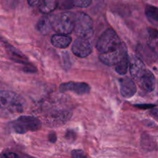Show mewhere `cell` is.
<instances>
[{
	"instance_id": "6da1fadb",
	"label": "cell",
	"mask_w": 158,
	"mask_h": 158,
	"mask_svg": "<svg viewBox=\"0 0 158 158\" xmlns=\"http://www.w3.org/2000/svg\"><path fill=\"white\" fill-rule=\"evenodd\" d=\"M24 100L15 93L0 91V117L16 115L24 110Z\"/></svg>"
},
{
	"instance_id": "7a4b0ae2",
	"label": "cell",
	"mask_w": 158,
	"mask_h": 158,
	"mask_svg": "<svg viewBox=\"0 0 158 158\" xmlns=\"http://www.w3.org/2000/svg\"><path fill=\"white\" fill-rule=\"evenodd\" d=\"M41 126V121L36 117L32 116H21L10 122L9 128L11 132L18 134H24L28 132L38 131Z\"/></svg>"
},
{
	"instance_id": "3957f363",
	"label": "cell",
	"mask_w": 158,
	"mask_h": 158,
	"mask_svg": "<svg viewBox=\"0 0 158 158\" xmlns=\"http://www.w3.org/2000/svg\"><path fill=\"white\" fill-rule=\"evenodd\" d=\"M52 30L57 32V34L68 35L73 32L75 13L69 12H63L52 15Z\"/></svg>"
},
{
	"instance_id": "277c9868",
	"label": "cell",
	"mask_w": 158,
	"mask_h": 158,
	"mask_svg": "<svg viewBox=\"0 0 158 158\" xmlns=\"http://www.w3.org/2000/svg\"><path fill=\"white\" fill-rule=\"evenodd\" d=\"M122 43L117 32L114 29H108L100 35L96 46L98 52L103 54L117 49Z\"/></svg>"
},
{
	"instance_id": "5b68a950",
	"label": "cell",
	"mask_w": 158,
	"mask_h": 158,
	"mask_svg": "<svg viewBox=\"0 0 158 158\" xmlns=\"http://www.w3.org/2000/svg\"><path fill=\"white\" fill-rule=\"evenodd\" d=\"M73 32L81 38L90 39L94 35V25L90 16L84 12L75 13Z\"/></svg>"
},
{
	"instance_id": "8992f818",
	"label": "cell",
	"mask_w": 158,
	"mask_h": 158,
	"mask_svg": "<svg viewBox=\"0 0 158 158\" xmlns=\"http://www.w3.org/2000/svg\"><path fill=\"white\" fill-rule=\"evenodd\" d=\"M127 54V47L124 43H122L117 49L106 53L100 54L99 59L106 66H116Z\"/></svg>"
},
{
	"instance_id": "52a82bcc",
	"label": "cell",
	"mask_w": 158,
	"mask_h": 158,
	"mask_svg": "<svg viewBox=\"0 0 158 158\" xmlns=\"http://www.w3.org/2000/svg\"><path fill=\"white\" fill-rule=\"evenodd\" d=\"M92 44L87 39L79 37L73 42L72 46V52H73L74 55L80 58L87 57L92 52Z\"/></svg>"
},
{
	"instance_id": "ba28073f",
	"label": "cell",
	"mask_w": 158,
	"mask_h": 158,
	"mask_svg": "<svg viewBox=\"0 0 158 158\" xmlns=\"http://www.w3.org/2000/svg\"><path fill=\"white\" fill-rule=\"evenodd\" d=\"M60 92L65 93L71 91L78 95H84L89 94L90 87L89 85L83 82H66L62 83L60 86Z\"/></svg>"
},
{
	"instance_id": "9c48e42d",
	"label": "cell",
	"mask_w": 158,
	"mask_h": 158,
	"mask_svg": "<svg viewBox=\"0 0 158 158\" xmlns=\"http://www.w3.org/2000/svg\"><path fill=\"white\" fill-rule=\"evenodd\" d=\"M140 88L148 93H151L155 89L156 79L154 75L149 69H145L136 80Z\"/></svg>"
},
{
	"instance_id": "30bf717a",
	"label": "cell",
	"mask_w": 158,
	"mask_h": 158,
	"mask_svg": "<svg viewBox=\"0 0 158 158\" xmlns=\"http://www.w3.org/2000/svg\"><path fill=\"white\" fill-rule=\"evenodd\" d=\"M120 93L123 97L131 98L137 92V86L134 80L130 77H123L120 79Z\"/></svg>"
},
{
	"instance_id": "8fae6325",
	"label": "cell",
	"mask_w": 158,
	"mask_h": 158,
	"mask_svg": "<svg viewBox=\"0 0 158 158\" xmlns=\"http://www.w3.org/2000/svg\"><path fill=\"white\" fill-rule=\"evenodd\" d=\"M130 73L134 80H137L140 74L146 69L143 60L138 56H133L130 59Z\"/></svg>"
},
{
	"instance_id": "7c38bea8",
	"label": "cell",
	"mask_w": 158,
	"mask_h": 158,
	"mask_svg": "<svg viewBox=\"0 0 158 158\" xmlns=\"http://www.w3.org/2000/svg\"><path fill=\"white\" fill-rule=\"evenodd\" d=\"M51 43L55 47L64 49L68 47L72 43V38L64 34H55L51 38Z\"/></svg>"
},
{
	"instance_id": "4fadbf2b",
	"label": "cell",
	"mask_w": 158,
	"mask_h": 158,
	"mask_svg": "<svg viewBox=\"0 0 158 158\" xmlns=\"http://www.w3.org/2000/svg\"><path fill=\"white\" fill-rule=\"evenodd\" d=\"M6 50H7L9 57L13 61L20 63V64L24 65V66L28 64V63H29V61H28V59L26 57V56L22 53L19 50H18L16 48L13 47V46H10V45H8L6 46Z\"/></svg>"
},
{
	"instance_id": "5bb4252c",
	"label": "cell",
	"mask_w": 158,
	"mask_h": 158,
	"mask_svg": "<svg viewBox=\"0 0 158 158\" xmlns=\"http://www.w3.org/2000/svg\"><path fill=\"white\" fill-rule=\"evenodd\" d=\"M36 29L43 35H47L52 30V15L44 16L40 19L36 25Z\"/></svg>"
},
{
	"instance_id": "9a60e30c",
	"label": "cell",
	"mask_w": 158,
	"mask_h": 158,
	"mask_svg": "<svg viewBox=\"0 0 158 158\" xmlns=\"http://www.w3.org/2000/svg\"><path fill=\"white\" fill-rule=\"evenodd\" d=\"M59 0H43L40 6V10L42 13L49 14L58 8Z\"/></svg>"
},
{
	"instance_id": "2e32d148",
	"label": "cell",
	"mask_w": 158,
	"mask_h": 158,
	"mask_svg": "<svg viewBox=\"0 0 158 158\" xmlns=\"http://www.w3.org/2000/svg\"><path fill=\"white\" fill-rule=\"evenodd\" d=\"M137 53L140 56V59H143L146 60H153L154 59V52H153V48L148 45V46L140 45L137 49Z\"/></svg>"
},
{
	"instance_id": "e0dca14e",
	"label": "cell",
	"mask_w": 158,
	"mask_h": 158,
	"mask_svg": "<svg viewBox=\"0 0 158 158\" xmlns=\"http://www.w3.org/2000/svg\"><path fill=\"white\" fill-rule=\"evenodd\" d=\"M130 67V59L129 55H127L123 57V60L115 66V70L120 75H125L127 73Z\"/></svg>"
},
{
	"instance_id": "ac0fdd59",
	"label": "cell",
	"mask_w": 158,
	"mask_h": 158,
	"mask_svg": "<svg viewBox=\"0 0 158 158\" xmlns=\"http://www.w3.org/2000/svg\"><path fill=\"white\" fill-rule=\"evenodd\" d=\"M145 13L148 19L152 23H158V8L148 5L145 9Z\"/></svg>"
},
{
	"instance_id": "d6986e66",
	"label": "cell",
	"mask_w": 158,
	"mask_h": 158,
	"mask_svg": "<svg viewBox=\"0 0 158 158\" xmlns=\"http://www.w3.org/2000/svg\"><path fill=\"white\" fill-rule=\"evenodd\" d=\"M149 34V46L151 47L158 46V31L153 28H148Z\"/></svg>"
},
{
	"instance_id": "ffe728a7",
	"label": "cell",
	"mask_w": 158,
	"mask_h": 158,
	"mask_svg": "<svg viewBox=\"0 0 158 158\" xmlns=\"http://www.w3.org/2000/svg\"><path fill=\"white\" fill-rule=\"evenodd\" d=\"M73 6V0H59L58 8L60 9H69Z\"/></svg>"
},
{
	"instance_id": "44dd1931",
	"label": "cell",
	"mask_w": 158,
	"mask_h": 158,
	"mask_svg": "<svg viewBox=\"0 0 158 158\" xmlns=\"http://www.w3.org/2000/svg\"><path fill=\"white\" fill-rule=\"evenodd\" d=\"M92 2V0H73L74 6L80 8L88 7Z\"/></svg>"
},
{
	"instance_id": "7402d4cb",
	"label": "cell",
	"mask_w": 158,
	"mask_h": 158,
	"mask_svg": "<svg viewBox=\"0 0 158 158\" xmlns=\"http://www.w3.org/2000/svg\"><path fill=\"white\" fill-rule=\"evenodd\" d=\"M73 158H87L86 154L81 150H73L71 152Z\"/></svg>"
},
{
	"instance_id": "603a6c76",
	"label": "cell",
	"mask_w": 158,
	"mask_h": 158,
	"mask_svg": "<svg viewBox=\"0 0 158 158\" xmlns=\"http://www.w3.org/2000/svg\"><path fill=\"white\" fill-rule=\"evenodd\" d=\"M23 70L26 73H35L37 71V69L35 66H33V65L29 63L28 64L25 65L24 68H23Z\"/></svg>"
},
{
	"instance_id": "cb8c5ba5",
	"label": "cell",
	"mask_w": 158,
	"mask_h": 158,
	"mask_svg": "<svg viewBox=\"0 0 158 158\" xmlns=\"http://www.w3.org/2000/svg\"><path fill=\"white\" fill-rule=\"evenodd\" d=\"M65 137L68 140H74L77 137V134L73 131H66Z\"/></svg>"
},
{
	"instance_id": "d4e9b609",
	"label": "cell",
	"mask_w": 158,
	"mask_h": 158,
	"mask_svg": "<svg viewBox=\"0 0 158 158\" xmlns=\"http://www.w3.org/2000/svg\"><path fill=\"white\" fill-rule=\"evenodd\" d=\"M136 107L139 108V109L142 110H147V109H152V108L155 107L154 104H147V103H142V104H136L134 105Z\"/></svg>"
},
{
	"instance_id": "484cf974",
	"label": "cell",
	"mask_w": 158,
	"mask_h": 158,
	"mask_svg": "<svg viewBox=\"0 0 158 158\" xmlns=\"http://www.w3.org/2000/svg\"><path fill=\"white\" fill-rule=\"evenodd\" d=\"M0 158H20L18 154L13 152H8L6 154H3L0 157Z\"/></svg>"
},
{
	"instance_id": "4316f807",
	"label": "cell",
	"mask_w": 158,
	"mask_h": 158,
	"mask_svg": "<svg viewBox=\"0 0 158 158\" xmlns=\"http://www.w3.org/2000/svg\"><path fill=\"white\" fill-rule=\"evenodd\" d=\"M150 114H151L155 120H158V108H152V109L150 110Z\"/></svg>"
},
{
	"instance_id": "83f0119b",
	"label": "cell",
	"mask_w": 158,
	"mask_h": 158,
	"mask_svg": "<svg viewBox=\"0 0 158 158\" xmlns=\"http://www.w3.org/2000/svg\"><path fill=\"white\" fill-rule=\"evenodd\" d=\"M49 142L51 143H56L57 140V137H56V134L55 132H52L49 134Z\"/></svg>"
},
{
	"instance_id": "f1b7e54d",
	"label": "cell",
	"mask_w": 158,
	"mask_h": 158,
	"mask_svg": "<svg viewBox=\"0 0 158 158\" xmlns=\"http://www.w3.org/2000/svg\"><path fill=\"white\" fill-rule=\"evenodd\" d=\"M43 0H28V3H29V6H37L38 4H41L42 2H43Z\"/></svg>"
}]
</instances>
